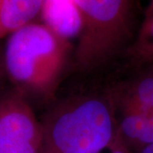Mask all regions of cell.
Listing matches in <instances>:
<instances>
[{"label":"cell","instance_id":"obj_1","mask_svg":"<svg viewBox=\"0 0 153 153\" xmlns=\"http://www.w3.org/2000/svg\"><path fill=\"white\" fill-rule=\"evenodd\" d=\"M41 123L39 153H100L117 133L110 91L71 96L50 109Z\"/></svg>","mask_w":153,"mask_h":153},{"label":"cell","instance_id":"obj_2","mask_svg":"<svg viewBox=\"0 0 153 153\" xmlns=\"http://www.w3.org/2000/svg\"><path fill=\"white\" fill-rule=\"evenodd\" d=\"M67 40L46 25L29 24L11 33L4 51L6 76L22 92L55 90L68 57Z\"/></svg>","mask_w":153,"mask_h":153},{"label":"cell","instance_id":"obj_3","mask_svg":"<svg viewBox=\"0 0 153 153\" xmlns=\"http://www.w3.org/2000/svg\"><path fill=\"white\" fill-rule=\"evenodd\" d=\"M82 17L81 38L75 53L76 67L92 71L117 55L125 38L127 0H72Z\"/></svg>","mask_w":153,"mask_h":153},{"label":"cell","instance_id":"obj_4","mask_svg":"<svg viewBox=\"0 0 153 153\" xmlns=\"http://www.w3.org/2000/svg\"><path fill=\"white\" fill-rule=\"evenodd\" d=\"M0 138L41 146V123L22 92L0 97Z\"/></svg>","mask_w":153,"mask_h":153},{"label":"cell","instance_id":"obj_5","mask_svg":"<svg viewBox=\"0 0 153 153\" xmlns=\"http://www.w3.org/2000/svg\"><path fill=\"white\" fill-rule=\"evenodd\" d=\"M116 111L153 115V68L109 90Z\"/></svg>","mask_w":153,"mask_h":153},{"label":"cell","instance_id":"obj_6","mask_svg":"<svg viewBox=\"0 0 153 153\" xmlns=\"http://www.w3.org/2000/svg\"><path fill=\"white\" fill-rule=\"evenodd\" d=\"M116 138L130 153H139L152 145L153 115L119 112L117 114Z\"/></svg>","mask_w":153,"mask_h":153},{"label":"cell","instance_id":"obj_7","mask_svg":"<svg viewBox=\"0 0 153 153\" xmlns=\"http://www.w3.org/2000/svg\"><path fill=\"white\" fill-rule=\"evenodd\" d=\"M42 11L46 26L64 39L81 33L82 17L72 0H44Z\"/></svg>","mask_w":153,"mask_h":153},{"label":"cell","instance_id":"obj_8","mask_svg":"<svg viewBox=\"0 0 153 153\" xmlns=\"http://www.w3.org/2000/svg\"><path fill=\"white\" fill-rule=\"evenodd\" d=\"M44 4V0H0V36L31 24Z\"/></svg>","mask_w":153,"mask_h":153},{"label":"cell","instance_id":"obj_9","mask_svg":"<svg viewBox=\"0 0 153 153\" xmlns=\"http://www.w3.org/2000/svg\"><path fill=\"white\" fill-rule=\"evenodd\" d=\"M133 57L140 61L153 59V17L144 29L141 37L133 49Z\"/></svg>","mask_w":153,"mask_h":153},{"label":"cell","instance_id":"obj_10","mask_svg":"<svg viewBox=\"0 0 153 153\" xmlns=\"http://www.w3.org/2000/svg\"><path fill=\"white\" fill-rule=\"evenodd\" d=\"M40 146L14 139L0 138V153H39Z\"/></svg>","mask_w":153,"mask_h":153},{"label":"cell","instance_id":"obj_11","mask_svg":"<svg viewBox=\"0 0 153 153\" xmlns=\"http://www.w3.org/2000/svg\"><path fill=\"white\" fill-rule=\"evenodd\" d=\"M109 149L111 150V153H130L125 147V146L121 143L117 138H115L114 141Z\"/></svg>","mask_w":153,"mask_h":153},{"label":"cell","instance_id":"obj_12","mask_svg":"<svg viewBox=\"0 0 153 153\" xmlns=\"http://www.w3.org/2000/svg\"><path fill=\"white\" fill-rule=\"evenodd\" d=\"M4 76H6V73L4 64V55L0 52V83L2 82V80Z\"/></svg>","mask_w":153,"mask_h":153},{"label":"cell","instance_id":"obj_13","mask_svg":"<svg viewBox=\"0 0 153 153\" xmlns=\"http://www.w3.org/2000/svg\"><path fill=\"white\" fill-rule=\"evenodd\" d=\"M139 153H153V144L147 146V147L144 148Z\"/></svg>","mask_w":153,"mask_h":153},{"label":"cell","instance_id":"obj_14","mask_svg":"<svg viewBox=\"0 0 153 153\" xmlns=\"http://www.w3.org/2000/svg\"><path fill=\"white\" fill-rule=\"evenodd\" d=\"M152 9H153V5H152Z\"/></svg>","mask_w":153,"mask_h":153}]
</instances>
